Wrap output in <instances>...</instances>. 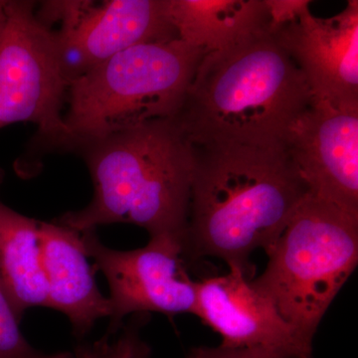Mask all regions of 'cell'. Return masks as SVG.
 Here are the masks:
<instances>
[{
  "instance_id": "cell-1",
  "label": "cell",
  "mask_w": 358,
  "mask_h": 358,
  "mask_svg": "<svg viewBox=\"0 0 358 358\" xmlns=\"http://www.w3.org/2000/svg\"><path fill=\"white\" fill-rule=\"evenodd\" d=\"M185 260L215 257L250 273L249 257L282 234L308 189L282 147L193 145Z\"/></svg>"
},
{
  "instance_id": "cell-2",
  "label": "cell",
  "mask_w": 358,
  "mask_h": 358,
  "mask_svg": "<svg viewBox=\"0 0 358 358\" xmlns=\"http://www.w3.org/2000/svg\"><path fill=\"white\" fill-rule=\"evenodd\" d=\"M312 101L303 72L266 31L206 54L173 122L192 145L282 147Z\"/></svg>"
},
{
  "instance_id": "cell-3",
  "label": "cell",
  "mask_w": 358,
  "mask_h": 358,
  "mask_svg": "<svg viewBox=\"0 0 358 358\" xmlns=\"http://www.w3.org/2000/svg\"><path fill=\"white\" fill-rule=\"evenodd\" d=\"M86 162L93 199L66 212L56 223L76 231L129 223L150 238L185 239L194 150L173 120H160L76 143L71 150Z\"/></svg>"
},
{
  "instance_id": "cell-4",
  "label": "cell",
  "mask_w": 358,
  "mask_h": 358,
  "mask_svg": "<svg viewBox=\"0 0 358 358\" xmlns=\"http://www.w3.org/2000/svg\"><path fill=\"white\" fill-rule=\"evenodd\" d=\"M204 56L179 39L143 43L71 82L64 114L70 134L67 152L82 141L173 120Z\"/></svg>"
},
{
  "instance_id": "cell-5",
  "label": "cell",
  "mask_w": 358,
  "mask_h": 358,
  "mask_svg": "<svg viewBox=\"0 0 358 358\" xmlns=\"http://www.w3.org/2000/svg\"><path fill=\"white\" fill-rule=\"evenodd\" d=\"M252 286L282 319L313 339L322 317L358 263V217L308 194L266 251Z\"/></svg>"
},
{
  "instance_id": "cell-6",
  "label": "cell",
  "mask_w": 358,
  "mask_h": 358,
  "mask_svg": "<svg viewBox=\"0 0 358 358\" xmlns=\"http://www.w3.org/2000/svg\"><path fill=\"white\" fill-rule=\"evenodd\" d=\"M67 90L55 32L37 17L36 3L6 0L0 33V129L32 122L42 148L67 152Z\"/></svg>"
},
{
  "instance_id": "cell-7",
  "label": "cell",
  "mask_w": 358,
  "mask_h": 358,
  "mask_svg": "<svg viewBox=\"0 0 358 358\" xmlns=\"http://www.w3.org/2000/svg\"><path fill=\"white\" fill-rule=\"evenodd\" d=\"M80 234L94 267L103 273L109 284L108 336L121 331L127 315L194 313L196 282L186 272L182 239L152 237L143 248L119 251L105 246L96 230Z\"/></svg>"
},
{
  "instance_id": "cell-8",
  "label": "cell",
  "mask_w": 358,
  "mask_h": 358,
  "mask_svg": "<svg viewBox=\"0 0 358 358\" xmlns=\"http://www.w3.org/2000/svg\"><path fill=\"white\" fill-rule=\"evenodd\" d=\"M40 13L46 23L61 22L55 34L68 85L131 47L178 39L169 0L46 1Z\"/></svg>"
},
{
  "instance_id": "cell-9",
  "label": "cell",
  "mask_w": 358,
  "mask_h": 358,
  "mask_svg": "<svg viewBox=\"0 0 358 358\" xmlns=\"http://www.w3.org/2000/svg\"><path fill=\"white\" fill-rule=\"evenodd\" d=\"M282 147L308 194L358 217V108L313 98Z\"/></svg>"
},
{
  "instance_id": "cell-10",
  "label": "cell",
  "mask_w": 358,
  "mask_h": 358,
  "mask_svg": "<svg viewBox=\"0 0 358 358\" xmlns=\"http://www.w3.org/2000/svg\"><path fill=\"white\" fill-rule=\"evenodd\" d=\"M303 0L294 15L268 28L307 80L313 98L338 108H358V1L320 18Z\"/></svg>"
},
{
  "instance_id": "cell-11",
  "label": "cell",
  "mask_w": 358,
  "mask_h": 358,
  "mask_svg": "<svg viewBox=\"0 0 358 358\" xmlns=\"http://www.w3.org/2000/svg\"><path fill=\"white\" fill-rule=\"evenodd\" d=\"M193 315L222 338L225 348H262L288 358H312L313 341L286 322L239 268L196 282Z\"/></svg>"
},
{
  "instance_id": "cell-12",
  "label": "cell",
  "mask_w": 358,
  "mask_h": 358,
  "mask_svg": "<svg viewBox=\"0 0 358 358\" xmlns=\"http://www.w3.org/2000/svg\"><path fill=\"white\" fill-rule=\"evenodd\" d=\"M42 268L48 307L64 313L73 334L85 338L96 322L110 317V303L95 281L81 234L65 226L39 221Z\"/></svg>"
},
{
  "instance_id": "cell-13",
  "label": "cell",
  "mask_w": 358,
  "mask_h": 358,
  "mask_svg": "<svg viewBox=\"0 0 358 358\" xmlns=\"http://www.w3.org/2000/svg\"><path fill=\"white\" fill-rule=\"evenodd\" d=\"M169 15L178 39L205 55L268 31L270 26L267 0H169Z\"/></svg>"
},
{
  "instance_id": "cell-14",
  "label": "cell",
  "mask_w": 358,
  "mask_h": 358,
  "mask_svg": "<svg viewBox=\"0 0 358 358\" xmlns=\"http://www.w3.org/2000/svg\"><path fill=\"white\" fill-rule=\"evenodd\" d=\"M3 171L0 169V183ZM0 285L18 317L31 308L48 307L42 268L39 221L0 201Z\"/></svg>"
},
{
  "instance_id": "cell-15",
  "label": "cell",
  "mask_w": 358,
  "mask_h": 358,
  "mask_svg": "<svg viewBox=\"0 0 358 358\" xmlns=\"http://www.w3.org/2000/svg\"><path fill=\"white\" fill-rule=\"evenodd\" d=\"M148 320V313H136L122 327L117 338L105 334L95 343H80L70 352L69 358H138L150 348L141 338Z\"/></svg>"
},
{
  "instance_id": "cell-16",
  "label": "cell",
  "mask_w": 358,
  "mask_h": 358,
  "mask_svg": "<svg viewBox=\"0 0 358 358\" xmlns=\"http://www.w3.org/2000/svg\"><path fill=\"white\" fill-rule=\"evenodd\" d=\"M20 317L0 285V358H69L70 352L45 353L23 336Z\"/></svg>"
},
{
  "instance_id": "cell-17",
  "label": "cell",
  "mask_w": 358,
  "mask_h": 358,
  "mask_svg": "<svg viewBox=\"0 0 358 358\" xmlns=\"http://www.w3.org/2000/svg\"><path fill=\"white\" fill-rule=\"evenodd\" d=\"M186 358H288L278 350L268 348H234L217 346V348H193Z\"/></svg>"
},
{
  "instance_id": "cell-18",
  "label": "cell",
  "mask_w": 358,
  "mask_h": 358,
  "mask_svg": "<svg viewBox=\"0 0 358 358\" xmlns=\"http://www.w3.org/2000/svg\"><path fill=\"white\" fill-rule=\"evenodd\" d=\"M6 18V0H0V33L3 28Z\"/></svg>"
},
{
  "instance_id": "cell-19",
  "label": "cell",
  "mask_w": 358,
  "mask_h": 358,
  "mask_svg": "<svg viewBox=\"0 0 358 358\" xmlns=\"http://www.w3.org/2000/svg\"><path fill=\"white\" fill-rule=\"evenodd\" d=\"M150 355H152V350H150V348H148L138 358H150Z\"/></svg>"
}]
</instances>
